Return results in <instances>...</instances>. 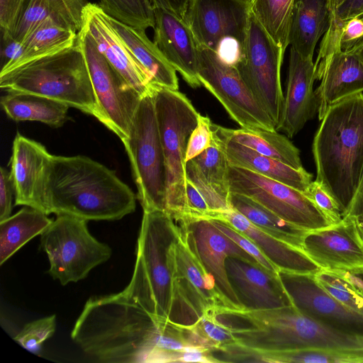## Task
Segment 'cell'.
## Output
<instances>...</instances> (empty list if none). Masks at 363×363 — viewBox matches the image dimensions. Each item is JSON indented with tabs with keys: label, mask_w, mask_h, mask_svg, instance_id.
<instances>
[{
	"label": "cell",
	"mask_w": 363,
	"mask_h": 363,
	"mask_svg": "<svg viewBox=\"0 0 363 363\" xmlns=\"http://www.w3.org/2000/svg\"><path fill=\"white\" fill-rule=\"evenodd\" d=\"M295 0H252L250 11L269 36L285 51Z\"/></svg>",
	"instance_id": "cell-36"
},
{
	"label": "cell",
	"mask_w": 363,
	"mask_h": 363,
	"mask_svg": "<svg viewBox=\"0 0 363 363\" xmlns=\"http://www.w3.org/2000/svg\"><path fill=\"white\" fill-rule=\"evenodd\" d=\"M212 130L213 137L224 151L230 165L256 172L303 193L312 182L313 174L303 167L295 169L235 143L225 136L220 125L216 123H212Z\"/></svg>",
	"instance_id": "cell-25"
},
{
	"label": "cell",
	"mask_w": 363,
	"mask_h": 363,
	"mask_svg": "<svg viewBox=\"0 0 363 363\" xmlns=\"http://www.w3.org/2000/svg\"><path fill=\"white\" fill-rule=\"evenodd\" d=\"M242 1H245V2H247V3H249V4H250V3H251V1H252V0H242Z\"/></svg>",
	"instance_id": "cell-55"
},
{
	"label": "cell",
	"mask_w": 363,
	"mask_h": 363,
	"mask_svg": "<svg viewBox=\"0 0 363 363\" xmlns=\"http://www.w3.org/2000/svg\"><path fill=\"white\" fill-rule=\"evenodd\" d=\"M1 105L15 121H38L61 127L67 120L69 106L60 101L28 92L9 91L1 98Z\"/></svg>",
	"instance_id": "cell-29"
},
{
	"label": "cell",
	"mask_w": 363,
	"mask_h": 363,
	"mask_svg": "<svg viewBox=\"0 0 363 363\" xmlns=\"http://www.w3.org/2000/svg\"><path fill=\"white\" fill-rule=\"evenodd\" d=\"M345 1L346 0H328L330 14L332 15Z\"/></svg>",
	"instance_id": "cell-52"
},
{
	"label": "cell",
	"mask_w": 363,
	"mask_h": 363,
	"mask_svg": "<svg viewBox=\"0 0 363 363\" xmlns=\"http://www.w3.org/2000/svg\"><path fill=\"white\" fill-rule=\"evenodd\" d=\"M152 94L164 161L165 211L175 222H180L186 206L187 142L196 126L199 113L179 90L154 86Z\"/></svg>",
	"instance_id": "cell-6"
},
{
	"label": "cell",
	"mask_w": 363,
	"mask_h": 363,
	"mask_svg": "<svg viewBox=\"0 0 363 363\" xmlns=\"http://www.w3.org/2000/svg\"><path fill=\"white\" fill-rule=\"evenodd\" d=\"M169 247L174 281L170 322L183 326L194 324L206 312L225 308L213 277L206 271L194 247L191 232L178 224Z\"/></svg>",
	"instance_id": "cell-7"
},
{
	"label": "cell",
	"mask_w": 363,
	"mask_h": 363,
	"mask_svg": "<svg viewBox=\"0 0 363 363\" xmlns=\"http://www.w3.org/2000/svg\"><path fill=\"white\" fill-rule=\"evenodd\" d=\"M216 228L251 256L262 268L274 274L279 269L266 257L259 247L247 236L220 220H212Z\"/></svg>",
	"instance_id": "cell-41"
},
{
	"label": "cell",
	"mask_w": 363,
	"mask_h": 363,
	"mask_svg": "<svg viewBox=\"0 0 363 363\" xmlns=\"http://www.w3.org/2000/svg\"><path fill=\"white\" fill-rule=\"evenodd\" d=\"M154 12L155 44L191 87L201 86L197 46L189 26L184 20L167 10L154 8Z\"/></svg>",
	"instance_id": "cell-22"
},
{
	"label": "cell",
	"mask_w": 363,
	"mask_h": 363,
	"mask_svg": "<svg viewBox=\"0 0 363 363\" xmlns=\"http://www.w3.org/2000/svg\"><path fill=\"white\" fill-rule=\"evenodd\" d=\"M315 77L320 80L315 94L321 121L330 106L363 92V61L356 51L335 49L315 63Z\"/></svg>",
	"instance_id": "cell-20"
},
{
	"label": "cell",
	"mask_w": 363,
	"mask_h": 363,
	"mask_svg": "<svg viewBox=\"0 0 363 363\" xmlns=\"http://www.w3.org/2000/svg\"><path fill=\"white\" fill-rule=\"evenodd\" d=\"M250 13L242 0H189L184 20L196 45L216 52L229 40L245 48Z\"/></svg>",
	"instance_id": "cell-14"
},
{
	"label": "cell",
	"mask_w": 363,
	"mask_h": 363,
	"mask_svg": "<svg viewBox=\"0 0 363 363\" xmlns=\"http://www.w3.org/2000/svg\"><path fill=\"white\" fill-rule=\"evenodd\" d=\"M50 21L72 28L78 33L62 0H25L11 33L3 38H10L21 44L38 27Z\"/></svg>",
	"instance_id": "cell-34"
},
{
	"label": "cell",
	"mask_w": 363,
	"mask_h": 363,
	"mask_svg": "<svg viewBox=\"0 0 363 363\" xmlns=\"http://www.w3.org/2000/svg\"><path fill=\"white\" fill-rule=\"evenodd\" d=\"M302 250L321 269L352 270L363 267V244L351 216L336 225L308 230Z\"/></svg>",
	"instance_id": "cell-17"
},
{
	"label": "cell",
	"mask_w": 363,
	"mask_h": 363,
	"mask_svg": "<svg viewBox=\"0 0 363 363\" xmlns=\"http://www.w3.org/2000/svg\"><path fill=\"white\" fill-rule=\"evenodd\" d=\"M321 121L312 147L315 181L344 216L363 177V93L337 102Z\"/></svg>",
	"instance_id": "cell-3"
},
{
	"label": "cell",
	"mask_w": 363,
	"mask_h": 363,
	"mask_svg": "<svg viewBox=\"0 0 363 363\" xmlns=\"http://www.w3.org/2000/svg\"><path fill=\"white\" fill-rule=\"evenodd\" d=\"M56 330V315H51L27 323L13 337L30 352L39 355L42 344L51 337Z\"/></svg>",
	"instance_id": "cell-40"
},
{
	"label": "cell",
	"mask_w": 363,
	"mask_h": 363,
	"mask_svg": "<svg viewBox=\"0 0 363 363\" xmlns=\"http://www.w3.org/2000/svg\"><path fill=\"white\" fill-rule=\"evenodd\" d=\"M278 276L300 312L338 330L363 335V315L335 300L316 282L313 274L279 270Z\"/></svg>",
	"instance_id": "cell-15"
},
{
	"label": "cell",
	"mask_w": 363,
	"mask_h": 363,
	"mask_svg": "<svg viewBox=\"0 0 363 363\" xmlns=\"http://www.w3.org/2000/svg\"><path fill=\"white\" fill-rule=\"evenodd\" d=\"M196 46L199 81L230 117L242 128L275 131V123L256 100L237 68L223 62L215 51Z\"/></svg>",
	"instance_id": "cell-12"
},
{
	"label": "cell",
	"mask_w": 363,
	"mask_h": 363,
	"mask_svg": "<svg viewBox=\"0 0 363 363\" xmlns=\"http://www.w3.org/2000/svg\"><path fill=\"white\" fill-rule=\"evenodd\" d=\"M77 32L72 28L52 21L45 22L21 43L18 56L1 67L0 74L69 48L77 43Z\"/></svg>",
	"instance_id": "cell-30"
},
{
	"label": "cell",
	"mask_w": 363,
	"mask_h": 363,
	"mask_svg": "<svg viewBox=\"0 0 363 363\" xmlns=\"http://www.w3.org/2000/svg\"><path fill=\"white\" fill-rule=\"evenodd\" d=\"M220 128L224 135L235 143L295 169L303 168L299 150L287 137L276 130Z\"/></svg>",
	"instance_id": "cell-32"
},
{
	"label": "cell",
	"mask_w": 363,
	"mask_h": 363,
	"mask_svg": "<svg viewBox=\"0 0 363 363\" xmlns=\"http://www.w3.org/2000/svg\"><path fill=\"white\" fill-rule=\"evenodd\" d=\"M40 248L48 258V274L62 285L85 279L112 255L108 245L89 233L86 220L69 215L52 220L40 235Z\"/></svg>",
	"instance_id": "cell-9"
},
{
	"label": "cell",
	"mask_w": 363,
	"mask_h": 363,
	"mask_svg": "<svg viewBox=\"0 0 363 363\" xmlns=\"http://www.w3.org/2000/svg\"><path fill=\"white\" fill-rule=\"evenodd\" d=\"M52 222L47 214L28 206L0 221V265L29 240L40 235Z\"/></svg>",
	"instance_id": "cell-31"
},
{
	"label": "cell",
	"mask_w": 363,
	"mask_h": 363,
	"mask_svg": "<svg viewBox=\"0 0 363 363\" xmlns=\"http://www.w3.org/2000/svg\"><path fill=\"white\" fill-rule=\"evenodd\" d=\"M230 203L232 208L264 232L302 250L308 230L286 221L248 196L230 192Z\"/></svg>",
	"instance_id": "cell-33"
},
{
	"label": "cell",
	"mask_w": 363,
	"mask_h": 363,
	"mask_svg": "<svg viewBox=\"0 0 363 363\" xmlns=\"http://www.w3.org/2000/svg\"><path fill=\"white\" fill-rule=\"evenodd\" d=\"M351 50L356 51L359 55L360 57L363 61V42L357 43Z\"/></svg>",
	"instance_id": "cell-53"
},
{
	"label": "cell",
	"mask_w": 363,
	"mask_h": 363,
	"mask_svg": "<svg viewBox=\"0 0 363 363\" xmlns=\"http://www.w3.org/2000/svg\"><path fill=\"white\" fill-rule=\"evenodd\" d=\"M230 191L251 198L295 225L313 230L332 225L304 193L250 170L229 164Z\"/></svg>",
	"instance_id": "cell-13"
},
{
	"label": "cell",
	"mask_w": 363,
	"mask_h": 363,
	"mask_svg": "<svg viewBox=\"0 0 363 363\" xmlns=\"http://www.w3.org/2000/svg\"><path fill=\"white\" fill-rule=\"evenodd\" d=\"M356 17H363V0H346L331 15L330 24H337Z\"/></svg>",
	"instance_id": "cell-46"
},
{
	"label": "cell",
	"mask_w": 363,
	"mask_h": 363,
	"mask_svg": "<svg viewBox=\"0 0 363 363\" xmlns=\"http://www.w3.org/2000/svg\"><path fill=\"white\" fill-rule=\"evenodd\" d=\"M178 223L184 224L189 229L195 250L206 271L214 279L225 308L233 310L245 308L230 284L225 261L229 257L257 263L255 260L220 231L212 220Z\"/></svg>",
	"instance_id": "cell-16"
},
{
	"label": "cell",
	"mask_w": 363,
	"mask_h": 363,
	"mask_svg": "<svg viewBox=\"0 0 363 363\" xmlns=\"http://www.w3.org/2000/svg\"><path fill=\"white\" fill-rule=\"evenodd\" d=\"M51 156L41 143L17 133L10 162L15 206H28L44 213L45 179Z\"/></svg>",
	"instance_id": "cell-19"
},
{
	"label": "cell",
	"mask_w": 363,
	"mask_h": 363,
	"mask_svg": "<svg viewBox=\"0 0 363 363\" xmlns=\"http://www.w3.org/2000/svg\"><path fill=\"white\" fill-rule=\"evenodd\" d=\"M246 362L279 363H363V347L305 348L277 352L245 350Z\"/></svg>",
	"instance_id": "cell-35"
},
{
	"label": "cell",
	"mask_w": 363,
	"mask_h": 363,
	"mask_svg": "<svg viewBox=\"0 0 363 363\" xmlns=\"http://www.w3.org/2000/svg\"><path fill=\"white\" fill-rule=\"evenodd\" d=\"M178 229L164 211H143L132 278L123 290L160 320L170 321L174 281L169 247Z\"/></svg>",
	"instance_id": "cell-4"
},
{
	"label": "cell",
	"mask_w": 363,
	"mask_h": 363,
	"mask_svg": "<svg viewBox=\"0 0 363 363\" xmlns=\"http://www.w3.org/2000/svg\"><path fill=\"white\" fill-rule=\"evenodd\" d=\"M304 194L314 202L332 225L342 220V213L338 205L324 187L315 180L312 181Z\"/></svg>",
	"instance_id": "cell-43"
},
{
	"label": "cell",
	"mask_w": 363,
	"mask_h": 363,
	"mask_svg": "<svg viewBox=\"0 0 363 363\" xmlns=\"http://www.w3.org/2000/svg\"><path fill=\"white\" fill-rule=\"evenodd\" d=\"M110 22L128 49L148 74L152 84L172 90L179 89L176 70L145 33L109 16Z\"/></svg>",
	"instance_id": "cell-27"
},
{
	"label": "cell",
	"mask_w": 363,
	"mask_h": 363,
	"mask_svg": "<svg viewBox=\"0 0 363 363\" xmlns=\"http://www.w3.org/2000/svg\"><path fill=\"white\" fill-rule=\"evenodd\" d=\"M315 63L291 48L286 94L276 130L289 138L296 135L318 112L313 91Z\"/></svg>",
	"instance_id": "cell-21"
},
{
	"label": "cell",
	"mask_w": 363,
	"mask_h": 363,
	"mask_svg": "<svg viewBox=\"0 0 363 363\" xmlns=\"http://www.w3.org/2000/svg\"><path fill=\"white\" fill-rule=\"evenodd\" d=\"M167 322L157 319L122 291L90 298L71 337L100 362H159V344Z\"/></svg>",
	"instance_id": "cell-1"
},
{
	"label": "cell",
	"mask_w": 363,
	"mask_h": 363,
	"mask_svg": "<svg viewBox=\"0 0 363 363\" xmlns=\"http://www.w3.org/2000/svg\"><path fill=\"white\" fill-rule=\"evenodd\" d=\"M135 207V194L114 171L86 156L52 155L45 179V214L117 220Z\"/></svg>",
	"instance_id": "cell-2"
},
{
	"label": "cell",
	"mask_w": 363,
	"mask_h": 363,
	"mask_svg": "<svg viewBox=\"0 0 363 363\" xmlns=\"http://www.w3.org/2000/svg\"><path fill=\"white\" fill-rule=\"evenodd\" d=\"M360 42H363V39H362ZM360 42H359V43H360Z\"/></svg>",
	"instance_id": "cell-56"
},
{
	"label": "cell",
	"mask_w": 363,
	"mask_h": 363,
	"mask_svg": "<svg viewBox=\"0 0 363 363\" xmlns=\"http://www.w3.org/2000/svg\"><path fill=\"white\" fill-rule=\"evenodd\" d=\"M212 123L213 122L208 116L199 113L196 126L191 132L187 142L186 162L196 157L213 144Z\"/></svg>",
	"instance_id": "cell-42"
},
{
	"label": "cell",
	"mask_w": 363,
	"mask_h": 363,
	"mask_svg": "<svg viewBox=\"0 0 363 363\" xmlns=\"http://www.w3.org/2000/svg\"><path fill=\"white\" fill-rule=\"evenodd\" d=\"M0 88L32 93L79 109L95 117L96 102L87 64L77 43L0 74Z\"/></svg>",
	"instance_id": "cell-5"
},
{
	"label": "cell",
	"mask_w": 363,
	"mask_h": 363,
	"mask_svg": "<svg viewBox=\"0 0 363 363\" xmlns=\"http://www.w3.org/2000/svg\"><path fill=\"white\" fill-rule=\"evenodd\" d=\"M93 38L99 51L123 78L142 96L154 86L150 79L122 41L109 16L96 4L89 3L82 13V27Z\"/></svg>",
	"instance_id": "cell-18"
},
{
	"label": "cell",
	"mask_w": 363,
	"mask_h": 363,
	"mask_svg": "<svg viewBox=\"0 0 363 363\" xmlns=\"http://www.w3.org/2000/svg\"><path fill=\"white\" fill-rule=\"evenodd\" d=\"M111 17L132 27L146 30L155 26L154 8L150 0H99Z\"/></svg>",
	"instance_id": "cell-38"
},
{
	"label": "cell",
	"mask_w": 363,
	"mask_h": 363,
	"mask_svg": "<svg viewBox=\"0 0 363 363\" xmlns=\"http://www.w3.org/2000/svg\"><path fill=\"white\" fill-rule=\"evenodd\" d=\"M349 271H350L352 273L354 274L355 275L358 276L359 277L363 279V267Z\"/></svg>",
	"instance_id": "cell-54"
},
{
	"label": "cell",
	"mask_w": 363,
	"mask_h": 363,
	"mask_svg": "<svg viewBox=\"0 0 363 363\" xmlns=\"http://www.w3.org/2000/svg\"><path fill=\"white\" fill-rule=\"evenodd\" d=\"M355 216L363 218V177L360 184L352 200V202L345 212L344 217Z\"/></svg>",
	"instance_id": "cell-49"
},
{
	"label": "cell",
	"mask_w": 363,
	"mask_h": 363,
	"mask_svg": "<svg viewBox=\"0 0 363 363\" xmlns=\"http://www.w3.org/2000/svg\"><path fill=\"white\" fill-rule=\"evenodd\" d=\"M354 220L357 235L363 244V218L351 216Z\"/></svg>",
	"instance_id": "cell-51"
},
{
	"label": "cell",
	"mask_w": 363,
	"mask_h": 363,
	"mask_svg": "<svg viewBox=\"0 0 363 363\" xmlns=\"http://www.w3.org/2000/svg\"><path fill=\"white\" fill-rule=\"evenodd\" d=\"M123 145L143 211H165L166 185L163 150L152 89L144 94L134 115Z\"/></svg>",
	"instance_id": "cell-8"
},
{
	"label": "cell",
	"mask_w": 363,
	"mask_h": 363,
	"mask_svg": "<svg viewBox=\"0 0 363 363\" xmlns=\"http://www.w3.org/2000/svg\"><path fill=\"white\" fill-rule=\"evenodd\" d=\"M150 1L153 8L167 10L184 20L189 0H150Z\"/></svg>",
	"instance_id": "cell-47"
},
{
	"label": "cell",
	"mask_w": 363,
	"mask_h": 363,
	"mask_svg": "<svg viewBox=\"0 0 363 363\" xmlns=\"http://www.w3.org/2000/svg\"><path fill=\"white\" fill-rule=\"evenodd\" d=\"M96 102V118L123 141L130 133L142 95L128 84L99 51L83 28L77 33Z\"/></svg>",
	"instance_id": "cell-10"
},
{
	"label": "cell",
	"mask_w": 363,
	"mask_h": 363,
	"mask_svg": "<svg viewBox=\"0 0 363 363\" xmlns=\"http://www.w3.org/2000/svg\"><path fill=\"white\" fill-rule=\"evenodd\" d=\"M316 282L347 308L363 315V294L336 270L320 269L313 274Z\"/></svg>",
	"instance_id": "cell-39"
},
{
	"label": "cell",
	"mask_w": 363,
	"mask_h": 363,
	"mask_svg": "<svg viewBox=\"0 0 363 363\" xmlns=\"http://www.w3.org/2000/svg\"><path fill=\"white\" fill-rule=\"evenodd\" d=\"M350 281L363 294V279L349 270L335 269Z\"/></svg>",
	"instance_id": "cell-50"
},
{
	"label": "cell",
	"mask_w": 363,
	"mask_h": 363,
	"mask_svg": "<svg viewBox=\"0 0 363 363\" xmlns=\"http://www.w3.org/2000/svg\"><path fill=\"white\" fill-rule=\"evenodd\" d=\"M330 19L328 0H295L289 38L291 48L303 57H313Z\"/></svg>",
	"instance_id": "cell-28"
},
{
	"label": "cell",
	"mask_w": 363,
	"mask_h": 363,
	"mask_svg": "<svg viewBox=\"0 0 363 363\" xmlns=\"http://www.w3.org/2000/svg\"><path fill=\"white\" fill-rule=\"evenodd\" d=\"M284 52L250 11L245 48L235 67L276 126L284 99L281 84Z\"/></svg>",
	"instance_id": "cell-11"
},
{
	"label": "cell",
	"mask_w": 363,
	"mask_h": 363,
	"mask_svg": "<svg viewBox=\"0 0 363 363\" xmlns=\"http://www.w3.org/2000/svg\"><path fill=\"white\" fill-rule=\"evenodd\" d=\"M70 13L78 32L82 27V13L88 4L86 0H62Z\"/></svg>",
	"instance_id": "cell-48"
},
{
	"label": "cell",
	"mask_w": 363,
	"mask_h": 363,
	"mask_svg": "<svg viewBox=\"0 0 363 363\" xmlns=\"http://www.w3.org/2000/svg\"><path fill=\"white\" fill-rule=\"evenodd\" d=\"M13 197H15V192L10 172L1 167L0 168V221L11 216Z\"/></svg>",
	"instance_id": "cell-45"
},
{
	"label": "cell",
	"mask_w": 363,
	"mask_h": 363,
	"mask_svg": "<svg viewBox=\"0 0 363 363\" xmlns=\"http://www.w3.org/2000/svg\"><path fill=\"white\" fill-rule=\"evenodd\" d=\"M25 0H0V25L2 36H9Z\"/></svg>",
	"instance_id": "cell-44"
},
{
	"label": "cell",
	"mask_w": 363,
	"mask_h": 363,
	"mask_svg": "<svg viewBox=\"0 0 363 363\" xmlns=\"http://www.w3.org/2000/svg\"><path fill=\"white\" fill-rule=\"evenodd\" d=\"M185 327L193 345L213 352H224L236 344L231 330L218 320L216 311L206 312L194 324Z\"/></svg>",
	"instance_id": "cell-37"
},
{
	"label": "cell",
	"mask_w": 363,
	"mask_h": 363,
	"mask_svg": "<svg viewBox=\"0 0 363 363\" xmlns=\"http://www.w3.org/2000/svg\"><path fill=\"white\" fill-rule=\"evenodd\" d=\"M219 220L250 238L279 270L315 274L321 269L302 250L264 232L233 208L223 213Z\"/></svg>",
	"instance_id": "cell-26"
},
{
	"label": "cell",
	"mask_w": 363,
	"mask_h": 363,
	"mask_svg": "<svg viewBox=\"0 0 363 363\" xmlns=\"http://www.w3.org/2000/svg\"><path fill=\"white\" fill-rule=\"evenodd\" d=\"M213 144L196 157L186 162V179L191 182L205 199L214 216L221 215L232 208L230 203L228 180L229 163L220 145Z\"/></svg>",
	"instance_id": "cell-24"
},
{
	"label": "cell",
	"mask_w": 363,
	"mask_h": 363,
	"mask_svg": "<svg viewBox=\"0 0 363 363\" xmlns=\"http://www.w3.org/2000/svg\"><path fill=\"white\" fill-rule=\"evenodd\" d=\"M230 284L245 308L269 309L293 306L278 274L255 262L236 257L225 261Z\"/></svg>",
	"instance_id": "cell-23"
}]
</instances>
